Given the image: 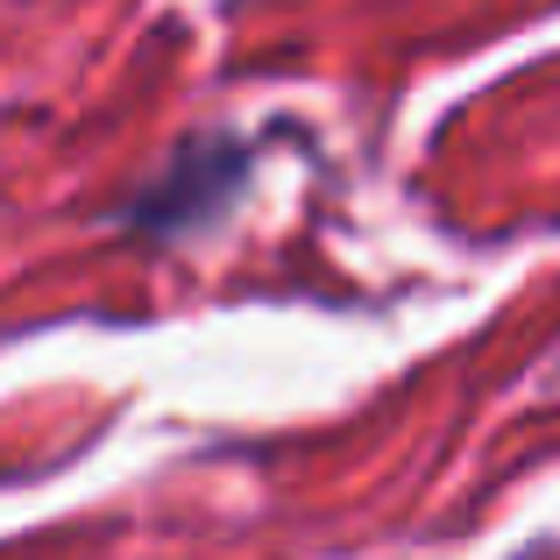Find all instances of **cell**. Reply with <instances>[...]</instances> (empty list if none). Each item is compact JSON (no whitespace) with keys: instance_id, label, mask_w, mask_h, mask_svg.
I'll use <instances>...</instances> for the list:
<instances>
[{"instance_id":"6da1fadb","label":"cell","mask_w":560,"mask_h":560,"mask_svg":"<svg viewBox=\"0 0 560 560\" xmlns=\"http://www.w3.org/2000/svg\"><path fill=\"white\" fill-rule=\"evenodd\" d=\"M242 171L248 164H242L234 142H191V150H178V164H171L164 178L136 199L128 228H142V234H185V228H199V220H213L220 206L234 199Z\"/></svg>"}]
</instances>
